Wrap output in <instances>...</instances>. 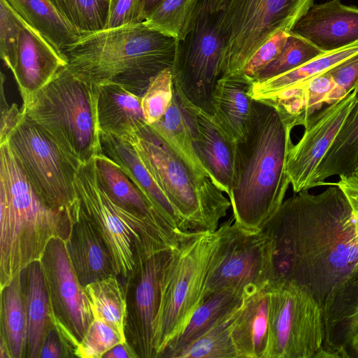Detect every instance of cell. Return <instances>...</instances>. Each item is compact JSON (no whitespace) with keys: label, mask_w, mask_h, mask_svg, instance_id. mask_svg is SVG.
Instances as JSON below:
<instances>
[{"label":"cell","mask_w":358,"mask_h":358,"mask_svg":"<svg viewBox=\"0 0 358 358\" xmlns=\"http://www.w3.org/2000/svg\"><path fill=\"white\" fill-rule=\"evenodd\" d=\"M263 231L272 239L276 282L296 285L322 308L334 286L358 274V247L350 205L331 185L284 200Z\"/></svg>","instance_id":"cell-1"},{"label":"cell","mask_w":358,"mask_h":358,"mask_svg":"<svg viewBox=\"0 0 358 358\" xmlns=\"http://www.w3.org/2000/svg\"><path fill=\"white\" fill-rule=\"evenodd\" d=\"M294 127L272 104L253 99L245 138L237 143L234 185L228 196L234 222L262 231L290 185L286 163Z\"/></svg>","instance_id":"cell-2"},{"label":"cell","mask_w":358,"mask_h":358,"mask_svg":"<svg viewBox=\"0 0 358 358\" xmlns=\"http://www.w3.org/2000/svg\"><path fill=\"white\" fill-rule=\"evenodd\" d=\"M178 45L141 22L83 36L62 55L78 78L97 85L117 84L142 97L155 76L172 69Z\"/></svg>","instance_id":"cell-3"},{"label":"cell","mask_w":358,"mask_h":358,"mask_svg":"<svg viewBox=\"0 0 358 358\" xmlns=\"http://www.w3.org/2000/svg\"><path fill=\"white\" fill-rule=\"evenodd\" d=\"M73 218L36 193L8 141L0 144V289L39 261L52 238L65 242Z\"/></svg>","instance_id":"cell-4"},{"label":"cell","mask_w":358,"mask_h":358,"mask_svg":"<svg viewBox=\"0 0 358 358\" xmlns=\"http://www.w3.org/2000/svg\"><path fill=\"white\" fill-rule=\"evenodd\" d=\"M124 137L189 231H214L231 207L210 178L194 169L146 122Z\"/></svg>","instance_id":"cell-5"},{"label":"cell","mask_w":358,"mask_h":358,"mask_svg":"<svg viewBox=\"0 0 358 358\" xmlns=\"http://www.w3.org/2000/svg\"><path fill=\"white\" fill-rule=\"evenodd\" d=\"M99 85L66 66L22 104L24 115L83 164L101 152L98 121Z\"/></svg>","instance_id":"cell-6"},{"label":"cell","mask_w":358,"mask_h":358,"mask_svg":"<svg viewBox=\"0 0 358 358\" xmlns=\"http://www.w3.org/2000/svg\"><path fill=\"white\" fill-rule=\"evenodd\" d=\"M74 185L78 206L105 242L117 278H126L138 262L177 248L148 218L110 199L99 182L95 157L81 164Z\"/></svg>","instance_id":"cell-7"},{"label":"cell","mask_w":358,"mask_h":358,"mask_svg":"<svg viewBox=\"0 0 358 358\" xmlns=\"http://www.w3.org/2000/svg\"><path fill=\"white\" fill-rule=\"evenodd\" d=\"M219 241L214 231H190L173 250L165 268L155 327L156 358L201 303Z\"/></svg>","instance_id":"cell-8"},{"label":"cell","mask_w":358,"mask_h":358,"mask_svg":"<svg viewBox=\"0 0 358 358\" xmlns=\"http://www.w3.org/2000/svg\"><path fill=\"white\" fill-rule=\"evenodd\" d=\"M315 0H227L215 15L224 42L221 76L241 73L243 66L279 30L290 32Z\"/></svg>","instance_id":"cell-9"},{"label":"cell","mask_w":358,"mask_h":358,"mask_svg":"<svg viewBox=\"0 0 358 358\" xmlns=\"http://www.w3.org/2000/svg\"><path fill=\"white\" fill-rule=\"evenodd\" d=\"M7 141L38 196L48 206L69 213L75 221L78 199L74 183L83 163L24 114Z\"/></svg>","instance_id":"cell-10"},{"label":"cell","mask_w":358,"mask_h":358,"mask_svg":"<svg viewBox=\"0 0 358 358\" xmlns=\"http://www.w3.org/2000/svg\"><path fill=\"white\" fill-rule=\"evenodd\" d=\"M217 231L218 245L204 296L225 289L239 291L245 296L275 282L273 241L266 232L246 231L233 216L220 224Z\"/></svg>","instance_id":"cell-11"},{"label":"cell","mask_w":358,"mask_h":358,"mask_svg":"<svg viewBox=\"0 0 358 358\" xmlns=\"http://www.w3.org/2000/svg\"><path fill=\"white\" fill-rule=\"evenodd\" d=\"M223 50L210 0H198L190 30L178 41L172 78L174 90L185 103L211 115Z\"/></svg>","instance_id":"cell-12"},{"label":"cell","mask_w":358,"mask_h":358,"mask_svg":"<svg viewBox=\"0 0 358 358\" xmlns=\"http://www.w3.org/2000/svg\"><path fill=\"white\" fill-rule=\"evenodd\" d=\"M323 341L322 309L317 301L293 283L273 284L266 358H316Z\"/></svg>","instance_id":"cell-13"},{"label":"cell","mask_w":358,"mask_h":358,"mask_svg":"<svg viewBox=\"0 0 358 358\" xmlns=\"http://www.w3.org/2000/svg\"><path fill=\"white\" fill-rule=\"evenodd\" d=\"M40 262L54 326L76 349L93 320V315L85 287L71 263L65 241L57 238L51 239Z\"/></svg>","instance_id":"cell-14"},{"label":"cell","mask_w":358,"mask_h":358,"mask_svg":"<svg viewBox=\"0 0 358 358\" xmlns=\"http://www.w3.org/2000/svg\"><path fill=\"white\" fill-rule=\"evenodd\" d=\"M174 249L162 250L138 262L122 282L127 302L125 336L138 358H156L155 327L161 285Z\"/></svg>","instance_id":"cell-15"},{"label":"cell","mask_w":358,"mask_h":358,"mask_svg":"<svg viewBox=\"0 0 358 358\" xmlns=\"http://www.w3.org/2000/svg\"><path fill=\"white\" fill-rule=\"evenodd\" d=\"M358 85L336 102L314 115L304 127L302 138L292 145L286 173L294 193L315 187L319 165L357 102Z\"/></svg>","instance_id":"cell-16"},{"label":"cell","mask_w":358,"mask_h":358,"mask_svg":"<svg viewBox=\"0 0 358 358\" xmlns=\"http://www.w3.org/2000/svg\"><path fill=\"white\" fill-rule=\"evenodd\" d=\"M322 309L324 341L317 358L358 357V274L334 286Z\"/></svg>","instance_id":"cell-17"},{"label":"cell","mask_w":358,"mask_h":358,"mask_svg":"<svg viewBox=\"0 0 358 358\" xmlns=\"http://www.w3.org/2000/svg\"><path fill=\"white\" fill-rule=\"evenodd\" d=\"M291 31L325 52L345 47L358 41V7L340 0L315 3Z\"/></svg>","instance_id":"cell-18"},{"label":"cell","mask_w":358,"mask_h":358,"mask_svg":"<svg viewBox=\"0 0 358 358\" xmlns=\"http://www.w3.org/2000/svg\"><path fill=\"white\" fill-rule=\"evenodd\" d=\"M66 62L42 36L27 24L20 36L17 57L11 71L23 103L45 86Z\"/></svg>","instance_id":"cell-19"},{"label":"cell","mask_w":358,"mask_h":358,"mask_svg":"<svg viewBox=\"0 0 358 358\" xmlns=\"http://www.w3.org/2000/svg\"><path fill=\"white\" fill-rule=\"evenodd\" d=\"M197 131L193 137L195 152L205 172L224 193H231L235 176L237 143L217 124L213 115L197 113Z\"/></svg>","instance_id":"cell-20"},{"label":"cell","mask_w":358,"mask_h":358,"mask_svg":"<svg viewBox=\"0 0 358 358\" xmlns=\"http://www.w3.org/2000/svg\"><path fill=\"white\" fill-rule=\"evenodd\" d=\"M100 142L101 152L121 169L166 220L179 231H189L131 143L123 136L101 131Z\"/></svg>","instance_id":"cell-21"},{"label":"cell","mask_w":358,"mask_h":358,"mask_svg":"<svg viewBox=\"0 0 358 358\" xmlns=\"http://www.w3.org/2000/svg\"><path fill=\"white\" fill-rule=\"evenodd\" d=\"M65 243L71 263L84 287L91 282L116 275L105 242L78 203L71 236Z\"/></svg>","instance_id":"cell-22"},{"label":"cell","mask_w":358,"mask_h":358,"mask_svg":"<svg viewBox=\"0 0 358 358\" xmlns=\"http://www.w3.org/2000/svg\"><path fill=\"white\" fill-rule=\"evenodd\" d=\"M98 178L110 199L119 206L151 220L175 247L188 235L174 228L121 169L102 152L95 156Z\"/></svg>","instance_id":"cell-23"},{"label":"cell","mask_w":358,"mask_h":358,"mask_svg":"<svg viewBox=\"0 0 358 358\" xmlns=\"http://www.w3.org/2000/svg\"><path fill=\"white\" fill-rule=\"evenodd\" d=\"M271 287L245 295L233 318L231 336L238 358H266Z\"/></svg>","instance_id":"cell-24"},{"label":"cell","mask_w":358,"mask_h":358,"mask_svg":"<svg viewBox=\"0 0 358 358\" xmlns=\"http://www.w3.org/2000/svg\"><path fill=\"white\" fill-rule=\"evenodd\" d=\"M252 80L243 73L220 76L214 90L213 117L234 142L245 138L253 99L250 95Z\"/></svg>","instance_id":"cell-25"},{"label":"cell","mask_w":358,"mask_h":358,"mask_svg":"<svg viewBox=\"0 0 358 358\" xmlns=\"http://www.w3.org/2000/svg\"><path fill=\"white\" fill-rule=\"evenodd\" d=\"M357 53L358 41L345 47L325 52L284 73L262 81L252 82L250 95L253 99L260 101L296 95L313 78Z\"/></svg>","instance_id":"cell-26"},{"label":"cell","mask_w":358,"mask_h":358,"mask_svg":"<svg viewBox=\"0 0 358 358\" xmlns=\"http://www.w3.org/2000/svg\"><path fill=\"white\" fill-rule=\"evenodd\" d=\"M27 320V358H39L45 338L54 327L45 280L40 260L21 271Z\"/></svg>","instance_id":"cell-27"},{"label":"cell","mask_w":358,"mask_h":358,"mask_svg":"<svg viewBox=\"0 0 358 358\" xmlns=\"http://www.w3.org/2000/svg\"><path fill=\"white\" fill-rule=\"evenodd\" d=\"M244 294L234 289L211 293L203 297L182 329L169 342L159 358H171L173 353L207 331L236 311Z\"/></svg>","instance_id":"cell-28"},{"label":"cell","mask_w":358,"mask_h":358,"mask_svg":"<svg viewBox=\"0 0 358 358\" xmlns=\"http://www.w3.org/2000/svg\"><path fill=\"white\" fill-rule=\"evenodd\" d=\"M99 87L97 112L101 131L122 136L145 122L141 97L117 84Z\"/></svg>","instance_id":"cell-29"},{"label":"cell","mask_w":358,"mask_h":358,"mask_svg":"<svg viewBox=\"0 0 358 358\" xmlns=\"http://www.w3.org/2000/svg\"><path fill=\"white\" fill-rule=\"evenodd\" d=\"M197 113L198 110L185 103L173 88L172 101L167 111L158 122L150 125L187 164L208 176L195 152L192 141L197 131Z\"/></svg>","instance_id":"cell-30"},{"label":"cell","mask_w":358,"mask_h":358,"mask_svg":"<svg viewBox=\"0 0 358 358\" xmlns=\"http://www.w3.org/2000/svg\"><path fill=\"white\" fill-rule=\"evenodd\" d=\"M7 1L25 23L61 55L64 49L80 38L81 36L48 0Z\"/></svg>","instance_id":"cell-31"},{"label":"cell","mask_w":358,"mask_h":358,"mask_svg":"<svg viewBox=\"0 0 358 358\" xmlns=\"http://www.w3.org/2000/svg\"><path fill=\"white\" fill-rule=\"evenodd\" d=\"M357 166L358 96L356 103L319 165L315 187L326 185L324 180L334 175L351 176Z\"/></svg>","instance_id":"cell-32"},{"label":"cell","mask_w":358,"mask_h":358,"mask_svg":"<svg viewBox=\"0 0 358 358\" xmlns=\"http://www.w3.org/2000/svg\"><path fill=\"white\" fill-rule=\"evenodd\" d=\"M0 289V336L6 340L11 358H25L27 320L21 272Z\"/></svg>","instance_id":"cell-33"},{"label":"cell","mask_w":358,"mask_h":358,"mask_svg":"<svg viewBox=\"0 0 358 358\" xmlns=\"http://www.w3.org/2000/svg\"><path fill=\"white\" fill-rule=\"evenodd\" d=\"M94 318L101 319L125 335L127 302L122 283L116 275L85 287Z\"/></svg>","instance_id":"cell-34"},{"label":"cell","mask_w":358,"mask_h":358,"mask_svg":"<svg viewBox=\"0 0 358 358\" xmlns=\"http://www.w3.org/2000/svg\"><path fill=\"white\" fill-rule=\"evenodd\" d=\"M198 0H162L143 23L164 35L182 41L190 30Z\"/></svg>","instance_id":"cell-35"},{"label":"cell","mask_w":358,"mask_h":358,"mask_svg":"<svg viewBox=\"0 0 358 358\" xmlns=\"http://www.w3.org/2000/svg\"><path fill=\"white\" fill-rule=\"evenodd\" d=\"M239 308L173 353L171 358H238L231 336V324Z\"/></svg>","instance_id":"cell-36"},{"label":"cell","mask_w":358,"mask_h":358,"mask_svg":"<svg viewBox=\"0 0 358 358\" xmlns=\"http://www.w3.org/2000/svg\"><path fill=\"white\" fill-rule=\"evenodd\" d=\"M81 36L106 29L110 0H48Z\"/></svg>","instance_id":"cell-37"},{"label":"cell","mask_w":358,"mask_h":358,"mask_svg":"<svg viewBox=\"0 0 358 358\" xmlns=\"http://www.w3.org/2000/svg\"><path fill=\"white\" fill-rule=\"evenodd\" d=\"M324 52L308 40L291 31L280 54L257 74L253 82L284 73Z\"/></svg>","instance_id":"cell-38"},{"label":"cell","mask_w":358,"mask_h":358,"mask_svg":"<svg viewBox=\"0 0 358 358\" xmlns=\"http://www.w3.org/2000/svg\"><path fill=\"white\" fill-rule=\"evenodd\" d=\"M173 96L171 69H166L150 81L141 97V107L145 122H158L170 106Z\"/></svg>","instance_id":"cell-39"},{"label":"cell","mask_w":358,"mask_h":358,"mask_svg":"<svg viewBox=\"0 0 358 358\" xmlns=\"http://www.w3.org/2000/svg\"><path fill=\"white\" fill-rule=\"evenodd\" d=\"M126 341L125 335L115 327L101 319L94 318L77 345L75 357L101 358L111 348Z\"/></svg>","instance_id":"cell-40"},{"label":"cell","mask_w":358,"mask_h":358,"mask_svg":"<svg viewBox=\"0 0 358 358\" xmlns=\"http://www.w3.org/2000/svg\"><path fill=\"white\" fill-rule=\"evenodd\" d=\"M26 25L7 0H0V55L10 71L17 60L21 31Z\"/></svg>","instance_id":"cell-41"},{"label":"cell","mask_w":358,"mask_h":358,"mask_svg":"<svg viewBox=\"0 0 358 358\" xmlns=\"http://www.w3.org/2000/svg\"><path fill=\"white\" fill-rule=\"evenodd\" d=\"M290 32L282 30L275 32L252 55L241 73L253 81L257 74L280 54Z\"/></svg>","instance_id":"cell-42"},{"label":"cell","mask_w":358,"mask_h":358,"mask_svg":"<svg viewBox=\"0 0 358 358\" xmlns=\"http://www.w3.org/2000/svg\"><path fill=\"white\" fill-rule=\"evenodd\" d=\"M334 87L329 94L325 106L342 99L358 85V53L329 70Z\"/></svg>","instance_id":"cell-43"},{"label":"cell","mask_w":358,"mask_h":358,"mask_svg":"<svg viewBox=\"0 0 358 358\" xmlns=\"http://www.w3.org/2000/svg\"><path fill=\"white\" fill-rule=\"evenodd\" d=\"M140 1L110 0L108 20L106 29L139 23Z\"/></svg>","instance_id":"cell-44"},{"label":"cell","mask_w":358,"mask_h":358,"mask_svg":"<svg viewBox=\"0 0 358 358\" xmlns=\"http://www.w3.org/2000/svg\"><path fill=\"white\" fill-rule=\"evenodd\" d=\"M74 353V346L68 338L54 326L45 338L39 357H75Z\"/></svg>","instance_id":"cell-45"},{"label":"cell","mask_w":358,"mask_h":358,"mask_svg":"<svg viewBox=\"0 0 358 358\" xmlns=\"http://www.w3.org/2000/svg\"><path fill=\"white\" fill-rule=\"evenodd\" d=\"M1 122H0V144L7 141L9 134L20 123L23 117L21 108L16 103L8 106L3 91V75L1 73Z\"/></svg>","instance_id":"cell-46"},{"label":"cell","mask_w":358,"mask_h":358,"mask_svg":"<svg viewBox=\"0 0 358 358\" xmlns=\"http://www.w3.org/2000/svg\"><path fill=\"white\" fill-rule=\"evenodd\" d=\"M338 186L344 192L352 209L355 226V238L358 247V177L340 176L338 182L331 183Z\"/></svg>","instance_id":"cell-47"},{"label":"cell","mask_w":358,"mask_h":358,"mask_svg":"<svg viewBox=\"0 0 358 358\" xmlns=\"http://www.w3.org/2000/svg\"><path fill=\"white\" fill-rule=\"evenodd\" d=\"M103 358H138L134 348L126 341L120 343L109 350L103 356Z\"/></svg>","instance_id":"cell-48"},{"label":"cell","mask_w":358,"mask_h":358,"mask_svg":"<svg viewBox=\"0 0 358 358\" xmlns=\"http://www.w3.org/2000/svg\"><path fill=\"white\" fill-rule=\"evenodd\" d=\"M162 0H141L138 12V20L143 22L149 13Z\"/></svg>","instance_id":"cell-49"},{"label":"cell","mask_w":358,"mask_h":358,"mask_svg":"<svg viewBox=\"0 0 358 358\" xmlns=\"http://www.w3.org/2000/svg\"><path fill=\"white\" fill-rule=\"evenodd\" d=\"M227 0H210V8L213 14L220 12Z\"/></svg>","instance_id":"cell-50"},{"label":"cell","mask_w":358,"mask_h":358,"mask_svg":"<svg viewBox=\"0 0 358 358\" xmlns=\"http://www.w3.org/2000/svg\"><path fill=\"white\" fill-rule=\"evenodd\" d=\"M351 176H357V177H358V166H357V167L356 168V169H355V171H354V173H353Z\"/></svg>","instance_id":"cell-51"}]
</instances>
